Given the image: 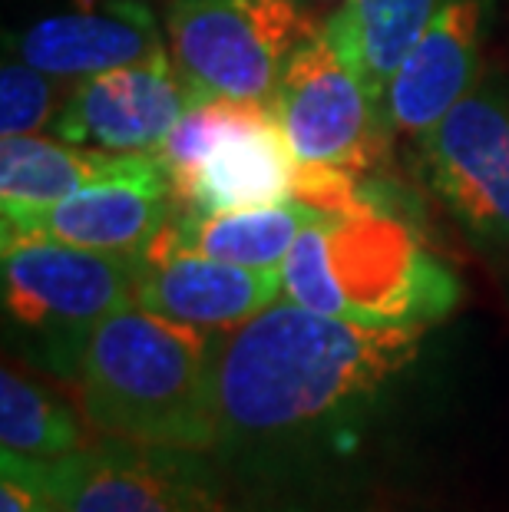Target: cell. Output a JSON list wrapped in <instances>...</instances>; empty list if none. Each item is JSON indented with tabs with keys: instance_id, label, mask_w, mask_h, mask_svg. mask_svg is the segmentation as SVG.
I'll return each instance as SVG.
<instances>
[{
	"instance_id": "cell-10",
	"label": "cell",
	"mask_w": 509,
	"mask_h": 512,
	"mask_svg": "<svg viewBox=\"0 0 509 512\" xmlns=\"http://www.w3.org/2000/svg\"><path fill=\"white\" fill-rule=\"evenodd\" d=\"M196 96L169 53L86 76L53 119V136L110 152H156Z\"/></svg>"
},
{
	"instance_id": "cell-15",
	"label": "cell",
	"mask_w": 509,
	"mask_h": 512,
	"mask_svg": "<svg viewBox=\"0 0 509 512\" xmlns=\"http://www.w3.org/2000/svg\"><path fill=\"white\" fill-rule=\"evenodd\" d=\"M318 215L324 212L298 199L219 215H189L176 209L143 252H192L242 268H281L301 228Z\"/></svg>"
},
{
	"instance_id": "cell-5",
	"label": "cell",
	"mask_w": 509,
	"mask_h": 512,
	"mask_svg": "<svg viewBox=\"0 0 509 512\" xmlns=\"http://www.w3.org/2000/svg\"><path fill=\"white\" fill-rule=\"evenodd\" d=\"M314 30L298 0H176L169 57L196 103L225 96L272 110L288 57Z\"/></svg>"
},
{
	"instance_id": "cell-9",
	"label": "cell",
	"mask_w": 509,
	"mask_h": 512,
	"mask_svg": "<svg viewBox=\"0 0 509 512\" xmlns=\"http://www.w3.org/2000/svg\"><path fill=\"white\" fill-rule=\"evenodd\" d=\"M176 212L172 179L153 152H123L113 172L30 219L4 222V238L43 235L93 252L143 255Z\"/></svg>"
},
{
	"instance_id": "cell-2",
	"label": "cell",
	"mask_w": 509,
	"mask_h": 512,
	"mask_svg": "<svg viewBox=\"0 0 509 512\" xmlns=\"http://www.w3.org/2000/svg\"><path fill=\"white\" fill-rule=\"evenodd\" d=\"M361 195L301 228L281 265V298L364 328L427 331L460 304V278L374 182Z\"/></svg>"
},
{
	"instance_id": "cell-1",
	"label": "cell",
	"mask_w": 509,
	"mask_h": 512,
	"mask_svg": "<svg viewBox=\"0 0 509 512\" xmlns=\"http://www.w3.org/2000/svg\"><path fill=\"white\" fill-rule=\"evenodd\" d=\"M414 328H364L278 298L215 337L219 450L275 453L357 423L417 361Z\"/></svg>"
},
{
	"instance_id": "cell-6",
	"label": "cell",
	"mask_w": 509,
	"mask_h": 512,
	"mask_svg": "<svg viewBox=\"0 0 509 512\" xmlns=\"http://www.w3.org/2000/svg\"><path fill=\"white\" fill-rule=\"evenodd\" d=\"M272 113L295 162L367 172L384 159L391 113L357 76L324 27L291 53L278 80Z\"/></svg>"
},
{
	"instance_id": "cell-4",
	"label": "cell",
	"mask_w": 509,
	"mask_h": 512,
	"mask_svg": "<svg viewBox=\"0 0 509 512\" xmlns=\"http://www.w3.org/2000/svg\"><path fill=\"white\" fill-rule=\"evenodd\" d=\"M7 321L34 337L37 361L77 377L86 337L113 311L136 304L139 255L93 252L43 235L4 238Z\"/></svg>"
},
{
	"instance_id": "cell-14",
	"label": "cell",
	"mask_w": 509,
	"mask_h": 512,
	"mask_svg": "<svg viewBox=\"0 0 509 512\" xmlns=\"http://www.w3.org/2000/svg\"><path fill=\"white\" fill-rule=\"evenodd\" d=\"M295 156L281 136L275 116L238 129L215 146L189 176L172 182L179 212L219 215L242 209H268L291 199Z\"/></svg>"
},
{
	"instance_id": "cell-17",
	"label": "cell",
	"mask_w": 509,
	"mask_h": 512,
	"mask_svg": "<svg viewBox=\"0 0 509 512\" xmlns=\"http://www.w3.org/2000/svg\"><path fill=\"white\" fill-rule=\"evenodd\" d=\"M433 14L437 0H351L331 20H324V34L367 83V90L384 103L397 67Z\"/></svg>"
},
{
	"instance_id": "cell-21",
	"label": "cell",
	"mask_w": 509,
	"mask_h": 512,
	"mask_svg": "<svg viewBox=\"0 0 509 512\" xmlns=\"http://www.w3.org/2000/svg\"><path fill=\"white\" fill-rule=\"evenodd\" d=\"M291 199L311 205L318 212H348L364 202L357 172L321 166V162H295L291 169Z\"/></svg>"
},
{
	"instance_id": "cell-18",
	"label": "cell",
	"mask_w": 509,
	"mask_h": 512,
	"mask_svg": "<svg viewBox=\"0 0 509 512\" xmlns=\"http://www.w3.org/2000/svg\"><path fill=\"white\" fill-rule=\"evenodd\" d=\"M86 417L63 403L40 380L4 367L0 374V450L30 456L40 463H57L83 450Z\"/></svg>"
},
{
	"instance_id": "cell-16",
	"label": "cell",
	"mask_w": 509,
	"mask_h": 512,
	"mask_svg": "<svg viewBox=\"0 0 509 512\" xmlns=\"http://www.w3.org/2000/svg\"><path fill=\"white\" fill-rule=\"evenodd\" d=\"M123 152L50 143L40 136H4L0 143V205L4 222L30 219L116 169Z\"/></svg>"
},
{
	"instance_id": "cell-7",
	"label": "cell",
	"mask_w": 509,
	"mask_h": 512,
	"mask_svg": "<svg viewBox=\"0 0 509 512\" xmlns=\"http://www.w3.org/2000/svg\"><path fill=\"white\" fill-rule=\"evenodd\" d=\"M50 496L67 512H225L196 450L100 437L47 466Z\"/></svg>"
},
{
	"instance_id": "cell-22",
	"label": "cell",
	"mask_w": 509,
	"mask_h": 512,
	"mask_svg": "<svg viewBox=\"0 0 509 512\" xmlns=\"http://www.w3.org/2000/svg\"><path fill=\"white\" fill-rule=\"evenodd\" d=\"M47 466L50 463L0 450V512H40L50 499Z\"/></svg>"
},
{
	"instance_id": "cell-12",
	"label": "cell",
	"mask_w": 509,
	"mask_h": 512,
	"mask_svg": "<svg viewBox=\"0 0 509 512\" xmlns=\"http://www.w3.org/2000/svg\"><path fill=\"white\" fill-rule=\"evenodd\" d=\"M483 0H447L410 47L387 86V113L400 133L424 136L457 106L480 70Z\"/></svg>"
},
{
	"instance_id": "cell-20",
	"label": "cell",
	"mask_w": 509,
	"mask_h": 512,
	"mask_svg": "<svg viewBox=\"0 0 509 512\" xmlns=\"http://www.w3.org/2000/svg\"><path fill=\"white\" fill-rule=\"evenodd\" d=\"M57 90L47 73L30 63H4L0 70V129L4 136H30L53 113Z\"/></svg>"
},
{
	"instance_id": "cell-23",
	"label": "cell",
	"mask_w": 509,
	"mask_h": 512,
	"mask_svg": "<svg viewBox=\"0 0 509 512\" xmlns=\"http://www.w3.org/2000/svg\"><path fill=\"white\" fill-rule=\"evenodd\" d=\"M40 512H67V509H63V506L57 503V499H53V496H50V499H47V503H43V509H40Z\"/></svg>"
},
{
	"instance_id": "cell-13",
	"label": "cell",
	"mask_w": 509,
	"mask_h": 512,
	"mask_svg": "<svg viewBox=\"0 0 509 512\" xmlns=\"http://www.w3.org/2000/svg\"><path fill=\"white\" fill-rule=\"evenodd\" d=\"M14 50L30 67L70 80L166 53L153 10L139 0H103L96 7L43 17L14 37Z\"/></svg>"
},
{
	"instance_id": "cell-3",
	"label": "cell",
	"mask_w": 509,
	"mask_h": 512,
	"mask_svg": "<svg viewBox=\"0 0 509 512\" xmlns=\"http://www.w3.org/2000/svg\"><path fill=\"white\" fill-rule=\"evenodd\" d=\"M215 337L139 304L103 318L73 377L90 430L172 450H219Z\"/></svg>"
},
{
	"instance_id": "cell-8",
	"label": "cell",
	"mask_w": 509,
	"mask_h": 512,
	"mask_svg": "<svg viewBox=\"0 0 509 512\" xmlns=\"http://www.w3.org/2000/svg\"><path fill=\"white\" fill-rule=\"evenodd\" d=\"M427 179L476 238L509 245V103L473 93L420 136Z\"/></svg>"
},
{
	"instance_id": "cell-19",
	"label": "cell",
	"mask_w": 509,
	"mask_h": 512,
	"mask_svg": "<svg viewBox=\"0 0 509 512\" xmlns=\"http://www.w3.org/2000/svg\"><path fill=\"white\" fill-rule=\"evenodd\" d=\"M268 116H275V113L262 103L225 100V96L199 100L189 106L186 116H182L176 126H172V133L162 139L153 156L166 166L169 179L176 182L182 176H189L215 146L235 136L238 129L262 123Z\"/></svg>"
},
{
	"instance_id": "cell-11",
	"label": "cell",
	"mask_w": 509,
	"mask_h": 512,
	"mask_svg": "<svg viewBox=\"0 0 509 512\" xmlns=\"http://www.w3.org/2000/svg\"><path fill=\"white\" fill-rule=\"evenodd\" d=\"M281 298V268H242L192 252H143L133 301L205 334H229Z\"/></svg>"
}]
</instances>
